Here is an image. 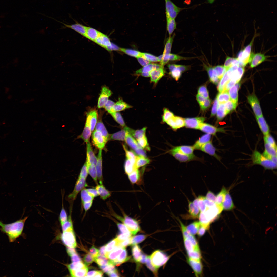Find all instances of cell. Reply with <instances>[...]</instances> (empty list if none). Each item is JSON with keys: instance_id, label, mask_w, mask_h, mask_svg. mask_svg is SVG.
<instances>
[{"instance_id": "cell-1", "label": "cell", "mask_w": 277, "mask_h": 277, "mask_svg": "<svg viewBox=\"0 0 277 277\" xmlns=\"http://www.w3.org/2000/svg\"><path fill=\"white\" fill-rule=\"evenodd\" d=\"M96 34L104 37L121 46L125 47L128 50V52H125L123 55L122 57H130L133 56L142 57L152 63L166 72L171 74L173 53L168 51L152 43V46L149 48L141 49H136L117 42L104 35L100 34Z\"/></svg>"}, {"instance_id": "cell-2", "label": "cell", "mask_w": 277, "mask_h": 277, "mask_svg": "<svg viewBox=\"0 0 277 277\" xmlns=\"http://www.w3.org/2000/svg\"><path fill=\"white\" fill-rule=\"evenodd\" d=\"M224 188V184L215 174L209 171L204 174L195 203L196 216L207 215L209 209Z\"/></svg>"}, {"instance_id": "cell-3", "label": "cell", "mask_w": 277, "mask_h": 277, "mask_svg": "<svg viewBox=\"0 0 277 277\" xmlns=\"http://www.w3.org/2000/svg\"><path fill=\"white\" fill-rule=\"evenodd\" d=\"M173 233L177 236L182 262L186 263L193 248L196 226L194 221L187 217L181 220L173 226Z\"/></svg>"}, {"instance_id": "cell-4", "label": "cell", "mask_w": 277, "mask_h": 277, "mask_svg": "<svg viewBox=\"0 0 277 277\" xmlns=\"http://www.w3.org/2000/svg\"><path fill=\"white\" fill-rule=\"evenodd\" d=\"M189 84L210 98L219 92L223 86L217 74L203 65L201 66Z\"/></svg>"}, {"instance_id": "cell-5", "label": "cell", "mask_w": 277, "mask_h": 277, "mask_svg": "<svg viewBox=\"0 0 277 277\" xmlns=\"http://www.w3.org/2000/svg\"><path fill=\"white\" fill-rule=\"evenodd\" d=\"M264 214L263 211L247 203L242 196H239L236 201L230 206L223 221L219 224H236Z\"/></svg>"}, {"instance_id": "cell-6", "label": "cell", "mask_w": 277, "mask_h": 277, "mask_svg": "<svg viewBox=\"0 0 277 277\" xmlns=\"http://www.w3.org/2000/svg\"><path fill=\"white\" fill-rule=\"evenodd\" d=\"M202 66L190 57L173 53L171 75L189 84Z\"/></svg>"}, {"instance_id": "cell-7", "label": "cell", "mask_w": 277, "mask_h": 277, "mask_svg": "<svg viewBox=\"0 0 277 277\" xmlns=\"http://www.w3.org/2000/svg\"><path fill=\"white\" fill-rule=\"evenodd\" d=\"M183 265L179 240L176 235L173 233L170 251L165 264L160 270L155 273L154 277H179Z\"/></svg>"}, {"instance_id": "cell-8", "label": "cell", "mask_w": 277, "mask_h": 277, "mask_svg": "<svg viewBox=\"0 0 277 277\" xmlns=\"http://www.w3.org/2000/svg\"><path fill=\"white\" fill-rule=\"evenodd\" d=\"M190 260L198 262L203 267L207 277H219V268L200 237L194 245Z\"/></svg>"}, {"instance_id": "cell-9", "label": "cell", "mask_w": 277, "mask_h": 277, "mask_svg": "<svg viewBox=\"0 0 277 277\" xmlns=\"http://www.w3.org/2000/svg\"><path fill=\"white\" fill-rule=\"evenodd\" d=\"M233 245L243 253L251 252L248 241L241 227L236 224H220L217 225Z\"/></svg>"}, {"instance_id": "cell-10", "label": "cell", "mask_w": 277, "mask_h": 277, "mask_svg": "<svg viewBox=\"0 0 277 277\" xmlns=\"http://www.w3.org/2000/svg\"><path fill=\"white\" fill-rule=\"evenodd\" d=\"M251 253L235 264L219 268V277H250L252 266Z\"/></svg>"}, {"instance_id": "cell-11", "label": "cell", "mask_w": 277, "mask_h": 277, "mask_svg": "<svg viewBox=\"0 0 277 277\" xmlns=\"http://www.w3.org/2000/svg\"><path fill=\"white\" fill-rule=\"evenodd\" d=\"M240 102L262 113L277 114V102L271 100L241 95Z\"/></svg>"}, {"instance_id": "cell-12", "label": "cell", "mask_w": 277, "mask_h": 277, "mask_svg": "<svg viewBox=\"0 0 277 277\" xmlns=\"http://www.w3.org/2000/svg\"><path fill=\"white\" fill-rule=\"evenodd\" d=\"M229 207L227 203L217 199L209 209L207 215L217 225L223 221Z\"/></svg>"}, {"instance_id": "cell-13", "label": "cell", "mask_w": 277, "mask_h": 277, "mask_svg": "<svg viewBox=\"0 0 277 277\" xmlns=\"http://www.w3.org/2000/svg\"><path fill=\"white\" fill-rule=\"evenodd\" d=\"M253 258L259 266L270 277H277V259L269 260L253 253Z\"/></svg>"}, {"instance_id": "cell-14", "label": "cell", "mask_w": 277, "mask_h": 277, "mask_svg": "<svg viewBox=\"0 0 277 277\" xmlns=\"http://www.w3.org/2000/svg\"><path fill=\"white\" fill-rule=\"evenodd\" d=\"M183 277H207V275L201 264L190 259L185 263Z\"/></svg>"}, {"instance_id": "cell-15", "label": "cell", "mask_w": 277, "mask_h": 277, "mask_svg": "<svg viewBox=\"0 0 277 277\" xmlns=\"http://www.w3.org/2000/svg\"><path fill=\"white\" fill-rule=\"evenodd\" d=\"M241 95L231 89L223 85L221 90L211 98L221 103L225 101L240 102Z\"/></svg>"}, {"instance_id": "cell-16", "label": "cell", "mask_w": 277, "mask_h": 277, "mask_svg": "<svg viewBox=\"0 0 277 277\" xmlns=\"http://www.w3.org/2000/svg\"><path fill=\"white\" fill-rule=\"evenodd\" d=\"M251 255L252 259V266L250 277H269L256 263L253 258V253Z\"/></svg>"}, {"instance_id": "cell-17", "label": "cell", "mask_w": 277, "mask_h": 277, "mask_svg": "<svg viewBox=\"0 0 277 277\" xmlns=\"http://www.w3.org/2000/svg\"><path fill=\"white\" fill-rule=\"evenodd\" d=\"M271 147L272 149H277V139L271 143Z\"/></svg>"}, {"instance_id": "cell-18", "label": "cell", "mask_w": 277, "mask_h": 277, "mask_svg": "<svg viewBox=\"0 0 277 277\" xmlns=\"http://www.w3.org/2000/svg\"><path fill=\"white\" fill-rule=\"evenodd\" d=\"M273 116H274V120H275L276 123H277V114L274 115Z\"/></svg>"}]
</instances>
